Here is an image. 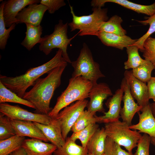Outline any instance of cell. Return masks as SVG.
Listing matches in <instances>:
<instances>
[{
	"mask_svg": "<svg viewBox=\"0 0 155 155\" xmlns=\"http://www.w3.org/2000/svg\"><path fill=\"white\" fill-rule=\"evenodd\" d=\"M150 137V143L155 146V137Z\"/></svg>",
	"mask_w": 155,
	"mask_h": 155,
	"instance_id": "b9f144b4",
	"label": "cell"
},
{
	"mask_svg": "<svg viewBox=\"0 0 155 155\" xmlns=\"http://www.w3.org/2000/svg\"><path fill=\"white\" fill-rule=\"evenodd\" d=\"M60 49L55 56L46 63L37 67L30 68L24 74L15 77L0 75V82L7 88L23 98L26 90L33 86L40 76L58 67L67 65Z\"/></svg>",
	"mask_w": 155,
	"mask_h": 155,
	"instance_id": "7a4b0ae2",
	"label": "cell"
},
{
	"mask_svg": "<svg viewBox=\"0 0 155 155\" xmlns=\"http://www.w3.org/2000/svg\"><path fill=\"white\" fill-rule=\"evenodd\" d=\"M33 122L40 129L49 141L57 148H61L64 144L65 141L63 136L60 122L58 119H53L48 125Z\"/></svg>",
	"mask_w": 155,
	"mask_h": 155,
	"instance_id": "e0dca14e",
	"label": "cell"
},
{
	"mask_svg": "<svg viewBox=\"0 0 155 155\" xmlns=\"http://www.w3.org/2000/svg\"><path fill=\"white\" fill-rule=\"evenodd\" d=\"M104 154L106 155H134L132 152L123 149L120 145L108 137L105 141Z\"/></svg>",
	"mask_w": 155,
	"mask_h": 155,
	"instance_id": "d590c367",
	"label": "cell"
},
{
	"mask_svg": "<svg viewBox=\"0 0 155 155\" xmlns=\"http://www.w3.org/2000/svg\"><path fill=\"white\" fill-rule=\"evenodd\" d=\"M71 64L74 69L72 77L81 76L93 84L97 83L100 78L105 77L100 69L99 65L94 61L90 49L85 42L83 44L77 59Z\"/></svg>",
	"mask_w": 155,
	"mask_h": 155,
	"instance_id": "8992f818",
	"label": "cell"
},
{
	"mask_svg": "<svg viewBox=\"0 0 155 155\" xmlns=\"http://www.w3.org/2000/svg\"><path fill=\"white\" fill-rule=\"evenodd\" d=\"M123 93V86L121 85L120 88L117 90L115 94L109 98L105 103L106 107L108 108V111L104 113L102 116L96 115L97 123H106L119 120L120 117L121 103Z\"/></svg>",
	"mask_w": 155,
	"mask_h": 155,
	"instance_id": "7c38bea8",
	"label": "cell"
},
{
	"mask_svg": "<svg viewBox=\"0 0 155 155\" xmlns=\"http://www.w3.org/2000/svg\"><path fill=\"white\" fill-rule=\"evenodd\" d=\"M96 123V115L87 110H84L80 115L71 130L73 133H75L84 129L91 124Z\"/></svg>",
	"mask_w": 155,
	"mask_h": 155,
	"instance_id": "4dcf8cb0",
	"label": "cell"
},
{
	"mask_svg": "<svg viewBox=\"0 0 155 155\" xmlns=\"http://www.w3.org/2000/svg\"><path fill=\"white\" fill-rule=\"evenodd\" d=\"M0 113L11 119L36 122L45 125L49 124L53 118L48 115L33 113L18 105L6 103L0 104Z\"/></svg>",
	"mask_w": 155,
	"mask_h": 155,
	"instance_id": "ba28073f",
	"label": "cell"
},
{
	"mask_svg": "<svg viewBox=\"0 0 155 155\" xmlns=\"http://www.w3.org/2000/svg\"><path fill=\"white\" fill-rule=\"evenodd\" d=\"M87 155H106L104 154H101V155H96V154H94L88 153Z\"/></svg>",
	"mask_w": 155,
	"mask_h": 155,
	"instance_id": "7bdbcfd3",
	"label": "cell"
},
{
	"mask_svg": "<svg viewBox=\"0 0 155 155\" xmlns=\"http://www.w3.org/2000/svg\"><path fill=\"white\" fill-rule=\"evenodd\" d=\"M96 36L104 45L121 50L134 44L137 40V39H133L126 35L120 36L102 32H98Z\"/></svg>",
	"mask_w": 155,
	"mask_h": 155,
	"instance_id": "44dd1931",
	"label": "cell"
},
{
	"mask_svg": "<svg viewBox=\"0 0 155 155\" xmlns=\"http://www.w3.org/2000/svg\"><path fill=\"white\" fill-rule=\"evenodd\" d=\"M147 83L149 98L155 102V77H152Z\"/></svg>",
	"mask_w": 155,
	"mask_h": 155,
	"instance_id": "f35d334b",
	"label": "cell"
},
{
	"mask_svg": "<svg viewBox=\"0 0 155 155\" xmlns=\"http://www.w3.org/2000/svg\"><path fill=\"white\" fill-rule=\"evenodd\" d=\"M99 128L96 123L91 124L84 129L75 133H73L70 137L74 141L79 140L84 147H86L87 144L94 134Z\"/></svg>",
	"mask_w": 155,
	"mask_h": 155,
	"instance_id": "83f0119b",
	"label": "cell"
},
{
	"mask_svg": "<svg viewBox=\"0 0 155 155\" xmlns=\"http://www.w3.org/2000/svg\"><path fill=\"white\" fill-rule=\"evenodd\" d=\"M137 21L143 25H149L147 32L141 37L137 39V41L133 44L137 46L140 51L143 52L144 50L143 44L144 42L155 32V13L151 16L147 17L145 20Z\"/></svg>",
	"mask_w": 155,
	"mask_h": 155,
	"instance_id": "d6a6232c",
	"label": "cell"
},
{
	"mask_svg": "<svg viewBox=\"0 0 155 155\" xmlns=\"http://www.w3.org/2000/svg\"><path fill=\"white\" fill-rule=\"evenodd\" d=\"M5 1H3L0 5V49L4 50L6 45L11 31L15 29L16 24H13L7 29L3 16V9Z\"/></svg>",
	"mask_w": 155,
	"mask_h": 155,
	"instance_id": "1f68e13d",
	"label": "cell"
},
{
	"mask_svg": "<svg viewBox=\"0 0 155 155\" xmlns=\"http://www.w3.org/2000/svg\"><path fill=\"white\" fill-rule=\"evenodd\" d=\"M22 147L24 150L27 155H53L57 149L52 144L32 138L25 139Z\"/></svg>",
	"mask_w": 155,
	"mask_h": 155,
	"instance_id": "ffe728a7",
	"label": "cell"
},
{
	"mask_svg": "<svg viewBox=\"0 0 155 155\" xmlns=\"http://www.w3.org/2000/svg\"><path fill=\"white\" fill-rule=\"evenodd\" d=\"M93 84L81 76L71 77L66 89L59 96L55 106L48 114L55 118L61 110L75 101L89 97V93Z\"/></svg>",
	"mask_w": 155,
	"mask_h": 155,
	"instance_id": "3957f363",
	"label": "cell"
},
{
	"mask_svg": "<svg viewBox=\"0 0 155 155\" xmlns=\"http://www.w3.org/2000/svg\"><path fill=\"white\" fill-rule=\"evenodd\" d=\"M143 47V57L152 64L155 69V38L149 37L144 42Z\"/></svg>",
	"mask_w": 155,
	"mask_h": 155,
	"instance_id": "e575fe53",
	"label": "cell"
},
{
	"mask_svg": "<svg viewBox=\"0 0 155 155\" xmlns=\"http://www.w3.org/2000/svg\"><path fill=\"white\" fill-rule=\"evenodd\" d=\"M16 135L10 119L0 113V140H3Z\"/></svg>",
	"mask_w": 155,
	"mask_h": 155,
	"instance_id": "836d02e7",
	"label": "cell"
},
{
	"mask_svg": "<svg viewBox=\"0 0 155 155\" xmlns=\"http://www.w3.org/2000/svg\"><path fill=\"white\" fill-rule=\"evenodd\" d=\"M123 22V20L120 17L117 15H114L102 24L99 32L112 33L120 36L126 35L127 31L121 25Z\"/></svg>",
	"mask_w": 155,
	"mask_h": 155,
	"instance_id": "d4e9b609",
	"label": "cell"
},
{
	"mask_svg": "<svg viewBox=\"0 0 155 155\" xmlns=\"http://www.w3.org/2000/svg\"><path fill=\"white\" fill-rule=\"evenodd\" d=\"M69 5L72 19L68 26L71 32L79 30L80 36H96L102 24L108 20L107 8L93 7L91 14L78 16L75 14L73 7L70 4Z\"/></svg>",
	"mask_w": 155,
	"mask_h": 155,
	"instance_id": "277c9868",
	"label": "cell"
},
{
	"mask_svg": "<svg viewBox=\"0 0 155 155\" xmlns=\"http://www.w3.org/2000/svg\"><path fill=\"white\" fill-rule=\"evenodd\" d=\"M108 2L118 4L137 13L145 14L149 16L155 13V2L150 5H144L127 0H92L91 2V6L93 7L102 8Z\"/></svg>",
	"mask_w": 155,
	"mask_h": 155,
	"instance_id": "d6986e66",
	"label": "cell"
},
{
	"mask_svg": "<svg viewBox=\"0 0 155 155\" xmlns=\"http://www.w3.org/2000/svg\"><path fill=\"white\" fill-rule=\"evenodd\" d=\"M128 56L127 60L124 63L125 69L135 68L142 64L146 61L142 59L139 55V48L136 46L133 45L126 48Z\"/></svg>",
	"mask_w": 155,
	"mask_h": 155,
	"instance_id": "f1b7e54d",
	"label": "cell"
},
{
	"mask_svg": "<svg viewBox=\"0 0 155 155\" xmlns=\"http://www.w3.org/2000/svg\"><path fill=\"white\" fill-rule=\"evenodd\" d=\"M11 155H27L24 150L22 147L13 152Z\"/></svg>",
	"mask_w": 155,
	"mask_h": 155,
	"instance_id": "ab89813d",
	"label": "cell"
},
{
	"mask_svg": "<svg viewBox=\"0 0 155 155\" xmlns=\"http://www.w3.org/2000/svg\"><path fill=\"white\" fill-rule=\"evenodd\" d=\"M88 102L86 99L77 101L64 108L56 118L60 122L62 134L65 141L74 123L87 107Z\"/></svg>",
	"mask_w": 155,
	"mask_h": 155,
	"instance_id": "9c48e42d",
	"label": "cell"
},
{
	"mask_svg": "<svg viewBox=\"0 0 155 155\" xmlns=\"http://www.w3.org/2000/svg\"><path fill=\"white\" fill-rule=\"evenodd\" d=\"M40 3L45 5L48 8L49 13L51 14L54 13L66 5L63 0H41Z\"/></svg>",
	"mask_w": 155,
	"mask_h": 155,
	"instance_id": "74e56055",
	"label": "cell"
},
{
	"mask_svg": "<svg viewBox=\"0 0 155 155\" xmlns=\"http://www.w3.org/2000/svg\"><path fill=\"white\" fill-rule=\"evenodd\" d=\"M26 25V30L25 37L21 44L30 51L36 44H39L41 42L42 38L41 36L43 29L40 25L37 26H34L28 24Z\"/></svg>",
	"mask_w": 155,
	"mask_h": 155,
	"instance_id": "603a6c76",
	"label": "cell"
},
{
	"mask_svg": "<svg viewBox=\"0 0 155 155\" xmlns=\"http://www.w3.org/2000/svg\"><path fill=\"white\" fill-rule=\"evenodd\" d=\"M47 10V7L40 3L30 4L18 13L16 18V24L24 23L34 26H39Z\"/></svg>",
	"mask_w": 155,
	"mask_h": 155,
	"instance_id": "8fae6325",
	"label": "cell"
},
{
	"mask_svg": "<svg viewBox=\"0 0 155 155\" xmlns=\"http://www.w3.org/2000/svg\"><path fill=\"white\" fill-rule=\"evenodd\" d=\"M113 95L110 88L106 84L97 83L93 84L89 93L90 100L87 106V110L94 115L97 112L104 113L103 101Z\"/></svg>",
	"mask_w": 155,
	"mask_h": 155,
	"instance_id": "30bf717a",
	"label": "cell"
},
{
	"mask_svg": "<svg viewBox=\"0 0 155 155\" xmlns=\"http://www.w3.org/2000/svg\"><path fill=\"white\" fill-rule=\"evenodd\" d=\"M68 26L67 22L64 23L62 20H59L58 24L55 25L53 32L42 37V40L39 43V50L48 55L54 49L58 48L61 50L63 57L65 61L71 63L72 61L67 53V48L78 33L73 37L68 38L67 35Z\"/></svg>",
	"mask_w": 155,
	"mask_h": 155,
	"instance_id": "5b68a950",
	"label": "cell"
},
{
	"mask_svg": "<svg viewBox=\"0 0 155 155\" xmlns=\"http://www.w3.org/2000/svg\"><path fill=\"white\" fill-rule=\"evenodd\" d=\"M66 66L53 69L43 78H39L22 98L31 103L35 108L36 113L48 115L52 108L51 100L55 90L60 86L61 77Z\"/></svg>",
	"mask_w": 155,
	"mask_h": 155,
	"instance_id": "6da1fadb",
	"label": "cell"
},
{
	"mask_svg": "<svg viewBox=\"0 0 155 155\" xmlns=\"http://www.w3.org/2000/svg\"><path fill=\"white\" fill-rule=\"evenodd\" d=\"M6 102L18 103L35 109L31 103L19 96L0 82V103Z\"/></svg>",
	"mask_w": 155,
	"mask_h": 155,
	"instance_id": "4316f807",
	"label": "cell"
},
{
	"mask_svg": "<svg viewBox=\"0 0 155 155\" xmlns=\"http://www.w3.org/2000/svg\"><path fill=\"white\" fill-rule=\"evenodd\" d=\"M150 104L143 107L137 113L139 117L138 123L129 126L130 129L138 130L141 133L148 135L151 137H155V117L151 110Z\"/></svg>",
	"mask_w": 155,
	"mask_h": 155,
	"instance_id": "2e32d148",
	"label": "cell"
},
{
	"mask_svg": "<svg viewBox=\"0 0 155 155\" xmlns=\"http://www.w3.org/2000/svg\"></svg>",
	"mask_w": 155,
	"mask_h": 155,
	"instance_id": "ee69618b",
	"label": "cell"
},
{
	"mask_svg": "<svg viewBox=\"0 0 155 155\" xmlns=\"http://www.w3.org/2000/svg\"><path fill=\"white\" fill-rule=\"evenodd\" d=\"M38 0H8L5 1L3 16L6 27L17 22L16 16L24 8L34 3H40Z\"/></svg>",
	"mask_w": 155,
	"mask_h": 155,
	"instance_id": "9a60e30c",
	"label": "cell"
},
{
	"mask_svg": "<svg viewBox=\"0 0 155 155\" xmlns=\"http://www.w3.org/2000/svg\"><path fill=\"white\" fill-rule=\"evenodd\" d=\"M121 85L123 88L124 95L122 97L123 106L121 110L120 117L123 121L130 126L132 125V120L135 114L141 111L143 107L135 102L131 94L129 86L124 78Z\"/></svg>",
	"mask_w": 155,
	"mask_h": 155,
	"instance_id": "4fadbf2b",
	"label": "cell"
},
{
	"mask_svg": "<svg viewBox=\"0 0 155 155\" xmlns=\"http://www.w3.org/2000/svg\"><path fill=\"white\" fill-rule=\"evenodd\" d=\"M88 153L87 147H84L77 144L75 141L67 137L63 145L57 148L53 155H87Z\"/></svg>",
	"mask_w": 155,
	"mask_h": 155,
	"instance_id": "cb8c5ba5",
	"label": "cell"
},
{
	"mask_svg": "<svg viewBox=\"0 0 155 155\" xmlns=\"http://www.w3.org/2000/svg\"><path fill=\"white\" fill-rule=\"evenodd\" d=\"M154 69L152 64L146 60L142 64L132 69L133 75L136 78L144 83L147 82L151 78V73Z\"/></svg>",
	"mask_w": 155,
	"mask_h": 155,
	"instance_id": "f546056e",
	"label": "cell"
},
{
	"mask_svg": "<svg viewBox=\"0 0 155 155\" xmlns=\"http://www.w3.org/2000/svg\"><path fill=\"white\" fill-rule=\"evenodd\" d=\"M129 126L125 122L119 120L104 123V128L107 137L131 152L137 147L142 135L138 131L130 129Z\"/></svg>",
	"mask_w": 155,
	"mask_h": 155,
	"instance_id": "52a82bcc",
	"label": "cell"
},
{
	"mask_svg": "<svg viewBox=\"0 0 155 155\" xmlns=\"http://www.w3.org/2000/svg\"><path fill=\"white\" fill-rule=\"evenodd\" d=\"M107 137L104 127L98 128L87 144V147L88 153L96 155L104 154Z\"/></svg>",
	"mask_w": 155,
	"mask_h": 155,
	"instance_id": "7402d4cb",
	"label": "cell"
},
{
	"mask_svg": "<svg viewBox=\"0 0 155 155\" xmlns=\"http://www.w3.org/2000/svg\"><path fill=\"white\" fill-rule=\"evenodd\" d=\"M150 137L144 133L139 141L134 155H149V147Z\"/></svg>",
	"mask_w": 155,
	"mask_h": 155,
	"instance_id": "8d00e7d4",
	"label": "cell"
},
{
	"mask_svg": "<svg viewBox=\"0 0 155 155\" xmlns=\"http://www.w3.org/2000/svg\"><path fill=\"white\" fill-rule=\"evenodd\" d=\"M24 137L15 135L6 139L0 140V155H9L22 147Z\"/></svg>",
	"mask_w": 155,
	"mask_h": 155,
	"instance_id": "484cf974",
	"label": "cell"
},
{
	"mask_svg": "<svg viewBox=\"0 0 155 155\" xmlns=\"http://www.w3.org/2000/svg\"><path fill=\"white\" fill-rule=\"evenodd\" d=\"M150 105L151 110L155 117V102L150 104Z\"/></svg>",
	"mask_w": 155,
	"mask_h": 155,
	"instance_id": "60d3db41",
	"label": "cell"
},
{
	"mask_svg": "<svg viewBox=\"0 0 155 155\" xmlns=\"http://www.w3.org/2000/svg\"><path fill=\"white\" fill-rule=\"evenodd\" d=\"M9 119L16 135L38 139L46 142H49L40 129L33 122Z\"/></svg>",
	"mask_w": 155,
	"mask_h": 155,
	"instance_id": "ac0fdd59",
	"label": "cell"
},
{
	"mask_svg": "<svg viewBox=\"0 0 155 155\" xmlns=\"http://www.w3.org/2000/svg\"><path fill=\"white\" fill-rule=\"evenodd\" d=\"M124 78L129 86L131 94L138 104L143 107L150 104L148 88L146 83L135 78L131 71H125Z\"/></svg>",
	"mask_w": 155,
	"mask_h": 155,
	"instance_id": "5bb4252c",
	"label": "cell"
}]
</instances>
